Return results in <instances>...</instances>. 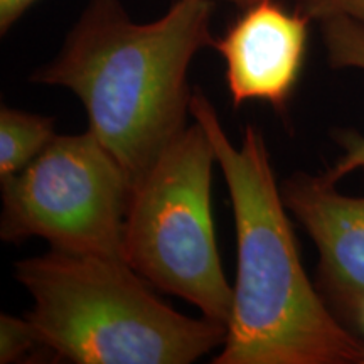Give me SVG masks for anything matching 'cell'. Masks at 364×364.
I'll return each mask as SVG.
<instances>
[{"mask_svg":"<svg viewBox=\"0 0 364 364\" xmlns=\"http://www.w3.org/2000/svg\"><path fill=\"white\" fill-rule=\"evenodd\" d=\"M191 115L225 174L236 228L233 309L213 364H364V341L332 316L304 270L262 132L247 125L235 145L201 91Z\"/></svg>","mask_w":364,"mask_h":364,"instance_id":"1","label":"cell"},{"mask_svg":"<svg viewBox=\"0 0 364 364\" xmlns=\"http://www.w3.org/2000/svg\"><path fill=\"white\" fill-rule=\"evenodd\" d=\"M213 0H177L162 17L135 22L120 0H90L59 53L31 75L83 103L88 130L132 186L188 129L189 66L213 48Z\"/></svg>","mask_w":364,"mask_h":364,"instance_id":"2","label":"cell"},{"mask_svg":"<svg viewBox=\"0 0 364 364\" xmlns=\"http://www.w3.org/2000/svg\"><path fill=\"white\" fill-rule=\"evenodd\" d=\"M34 300L41 348L78 364H189L225 344L226 326L159 299L122 257L51 250L16 263Z\"/></svg>","mask_w":364,"mask_h":364,"instance_id":"3","label":"cell"},{"mask_svg":"<svg viewBox=\"0 0 364 364\" xmlns=\"http://www.w3.org/2000/svg\"><path fill=\"white\" fill-rule=\"evenodd\" d=\"M215 164L206 132L194 120L132 189L122 258L154 289L228 326L233 287L223 272L213 220Z\"/></svg>","mask_w":364,"mask_h":364,"instance_id":"4","label":"cell"},{"mask_svg":"<svg viewBox=\"0 0 364 364\" xmlns=\"http://www.w3.org/2000/svg\"><path fill=\"white\" fill-rule=\"evenodd\" d=\"M132 189L93 132L56 135L24 171L2 181L0 238H43L58 252L122 257Z\"/></svg>","mask_w":364,"mask_h":364,"instance_id":"5","label":"cell"},{"mask_svg":"<svg viewBox=\"0 0 364 364\" xmlns=\"http://www.w3.org/2000/svg\"><path fill=\"white\" fill-rule=\"evenodd\" d=\"M311 22L279 0H258L241 9L213 44L225 61L235 108L262 102L285 110L306 63Z\"/></svg>","mask_w":364,"mask_h":364,"instance_id":"6","label":"cell"},{"mask_svg":"<svg viewBox=\"0 0 364 364\" xmlns=\"http://www.w3.org/2000/svg\"><path fill=\"white\" fill-rule=\"evenodd\" d=\"M280 189L316 245L326 295L354 321L364 306V198L339 193L324 174L304 172L285 179Z\"/></svg>","mask_w":364,"mask_h":364,"instance_id":"7","label":"cell"},{"mask_svg":"<svg viewBox=\"0 0 364 364\" xmlns=\"http://www.w3.org/2000/svg\"><path fill=\"white\" fill-rule=\"evenodd\" d=\"M321 34L324 41L327 63L334 70L364 71V26L346 17H332L321 22ZM344 154L326 177L338 182L356 171H364V136L354 135L344 140Z\"/></svg>","mask_w":364,"mask_h":364,"instance_id":"8","label":"cell"},{"mask_svg":"<svg viewBox=\"0 0 364 364\" xmlns=\"http://www.w3.org/2000/svg\"><path fill=\"white\" fill-rule=\"evenodd\" d=\"M58 134L54 118L2 105L0 108V181L19 174L44 152Z\"/></svg>","mask_w":364,"mask_h":364,"instance_id":"9","label":"cell"},{"mask_svg":"<svg viewBox=\"0 0 364 364\" xmlns=\"http://www.w3.org/2000/svg\"><path fill=\"white\" fill-rule=\"evenodd\" d=\"M34 348H41L34 327L27 317L0 316V363L22 361Z\"/></svg>","mask_w":364,"mask_h":364,"instance_id":"10","label":"cell"},{"mask_svg":"<svg viewBox=\"0 0 364 364\" xmlns=\"http://www.w3.org/2000/svg\"><path fill=\"white\" fill-rule=\"evenodd\" d=\"M295 11L312 22L346 17L364 26V0H290Z\"/></svg>","mask_w":364,"mask_h":364,"instance_id":"11","label":"cell"},{"mask_svg":"<svg viewBox=\"0 0 364 364\" xmlns=\"http://www.w3.org/2000/svg\"><path fill=\"white\" fill-rule=\"evenodd\" d=\"M39 0H0V34L6 36Z\"/></svg>","mask_w":364,"mask_h":364,"instance_id":"12","label":"cell"},{"mask_svg":"<svg viewBox=\"0 0 364 364\" xmlns=\"http://www.w3.org/2000/svg\"><path fill=\"white\" fill-rule=\"evenodd\" d=\"M354 322H356V326L359 327V332H361V334L364 336V306L361 307V311L358 312V316L354 317Z\"/></svg>","mask_w":364,"mask_h":364,"instance_id":"13","label":"cell"},{"mask_svg":"<svg viewBox=\"0 0 364 364\" xmlns=\"http://www.w3.org/2000/svg\"><path fill=\"white\" fill-rule=\"evenodd\" d=\"M223 2H230V4H233V6H238L240 9H245V7L252 6V4H255V2H258V0H223Z\"/></svg>","mask_w":364,"mask_h":364,"instance_id":"14","label":"cell"}]
</instances>
